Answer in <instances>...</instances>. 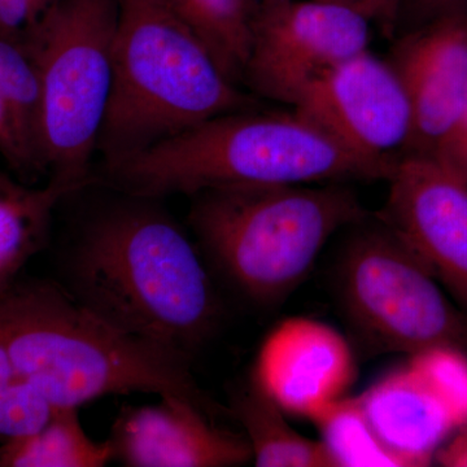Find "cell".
Segmentation results:
<instances>
[{"instance_id": "cell-13", "label": "cell", "mask_w": 467, "mask_h": 467, "mask_svg": "<svg viewBox=\"0 0 467 467\" xmlns=\"http://www.w3.org/2000/svg\"><path fill=\"white\" fill-rule=\"evenodd\" d=\"M198 405L161 396L156 405L125 407L116 418L113 460L128 467H232L252 462L245 435L221 429Z\"/></svg>"}, {"instance_id": "cell-2", "label": "cell", "mask_w": 467, "mask_h": 467, "mask_svg": "<svg viewBox=\"0 0 467 467\" xmlns=\"http://www.w3.org/2000/svg\"><path fill=\"white\" fill-rule=\"evenodd\" d=\"M0 339L17 373L52 409L146 392L186 399L209 416L218 411L196 384L192 358L119 330L54 282L16 279L0 291Z\"/></svg>"}, {"instance_id": "cell-22", "label": "cell", "mask_w": 467, "mask_h": 467, "mask_svg": "<svg viewBox=\"0 0 467 467\" xmlns=\"http://www.w3.org/2000/svg\"><path fill=\"white\" fill-rule=\"evenodd\" d=\"M413 368L451 411L457 426L467 423V352L451 346L434 347L410 356Z\"/></svg>"}, {"instance_id": "cell-5", "label": "cell", "mask_w": 467, "mask_h": 467, "mask_svg": "<svg viewBox=\"0 0 467 467\" xmlns=\"http://www.w3.org/2000/svg\"><path fill=\"white\" fill-rule=\"evenodd\" d=\"M168 0H119L113 84L98 140L103 164L213 117L257 109Z\"/></svg>"}, {"instance_id": "cell-7", "label": "cell", "mask_w": 467, "mask_h": 467, "mask_svg": "<svg viewBox=\"0 0 467 467\" xmlns=\"http://www.w3.org/2000/svg\"><path fill=\"white\" fill-rule=\"evenodd\" d=\"M119 0H60L26 47L42 79V155L51 180L82 190L113 84Z\"/></svg>"}, {"instance_id": "cell-3", "label": "cell", "mask_w": 467, "mask_h": 467, "mask_svg": "<svg viewBox=\"0 0 467 467\" xmlns=\"http://www.w3.org/2000/svg\"><path fill=\"white\" fill-rule=\"evenodd\" d=\"M393 169L350 152L296 110L257 107L213 117L103 164L98 180L126 195L161 199L239 184L389 181Z\"/></svg>"}, {"instance_id": "cell-11", "label": "cell", "mask_w": 467, "mask_h": 467, "mask_svg": "<svg viewBox=\"0 0 467 467\" xmlns=\"http://www.w3.org/2000/svg\"><path fill=\"white\" fill-rule=\"evenodd\" d=\"M387 60L400 76L413 115L402 155L432 156L467 91V11L399 34Z\"/></svg>"}, {"instance_id": "cell-26", "label": "cell", "mask_w": 467, "mask_h": 467, "mask_svg": "<svg viewBox=\"0 0 467 467\" xmlns=\"http://www.w3.org/2000/svg\"><path fill=\"white\" fill-rule=\"evenodd\" d=\"M358 12L368 23L377 24L384 36L395 38L396 26L404 0H322Z\"/></svg>"}, {"instance_id": "cell-1", "label": "cell", "mask_w": 467, "mask_h": 467, "mask_svg": "<svg viewBox=\"0 0 467 467\" xmlns=\"http://www.w3.org/2000/svg\"><path fill=\"white\" fill-rule=\"evenodd\" d=\"M122 195L77 229L61 287L119 330L192 359L223 324L216 278L159 199Z\"/></svg>"}, {"instance_id": "cell-28", "label": "cell", "mask_w": 467, "mask_h": 467, "mask_svg": "<svg viewBox=\"0 0 467 467\" xmlns=\"http://www.w3.org/2000/svg\"><path fill=\"white\" fill-rule=\"evenodd\" d=\"M434 462L445 467H467V423L459 427L436 451Z\"/></svg>"}, {"instance_id": "cell-30", "label": "cell", "mask_w": 467, "mask_h": 467, "mask_svg": "<svg viewBox=\"0 0 467 467\" xmlns=\"http://www.w3.org/2000/svg\"><path fill=\"white\" fill-rule=\"evenodd\" d=\"M290 2V0H245L250 16L254 12L259 9L273 7V5H282V3Z\"/></svg>"}, {"instance_id": "cell-19", "label": "cell", "mask_w": 467, "mask_h": 467, "mask_svg": "<svg viewBox=\"0 0 467 467\" xmlns=\"http://www.w3.org/2000/svg\"><path fill=\"white\" fill-rule=\"evenodd\" d=\"M310 420L337 467H409L377 434L358 396L331 402Z\"/></svg>"}, {"instance_id": "cell-16", "label": "cell", "mask_w": 467, "mask_h": 467, "mask_svg": "<svg viewBox=\"0 0 467 467\" xmlns=\"http://www.w3.org/2000/svg\"><path fill=\"white\" fill-rule=\"evenodd\" d=\"M232 413L250 442L252 462L259 467H337L326 445L300 435L252 377L234 395Z\"/></svg>"}, {"instance_id": "cell-12", "label": "cell", "mask_w": 467, "mask_h": 467, "mask_svg": "<svg viewBox=\"0 0 467 467\" xmlns=\"http://www.w3.org/2000/svg\"><path fill=\"white\" fill-rule=\"evenodd\" d=\"M254 380L287 414L312 420L346 396L356 378L343 335L315 319H285L261 346Z\"/></svg>"}, {"instance_id": "cell-25", "label": "cell", "mask_w": 467, "mask_h": 467, "mask_svg": "<svg viewBox=\"0 0 467 467\" xmlns=\"http://www.w3.org/2000/svg\"><path fill=\"white\" fill-rule=\"evenodd\" d=\"M463 11H467V0H404L395 36Z\"/></svg>"}, {"instance_id": "cell-17", "label": "cell", "mask_w": 467, "mask_h": 467, "mask_svg": "<svg viewBox=\"0 0 467 467\" xmlns=\"http://www.w3.org/2000/svg\"><path fill=\"white\" fill-rule=\"evenodd\" d=\"M110 461L109 441L86 434L78 408H54L41 429L0 442V467H103Z\"/></svg>"}, {"instance_id": "cell-24", "label": "cell", "mask_w": 467, "mask_h": 467, "mask_svg": "<svg viewBox=\"0 0 467 467\" xmlns=\"http://www.w3.org/2000/svg\"><path fill=\"white\" fill-rule=\"evenodd\" d=\"M432 158L467 180V91L459 112L436 147Z\"/></svg>"}, {"instance_id": "cell-14", "label": "cell", "mask_w": 467, "mask_h": 467, "mask_svg": "<svg viewBox=\"0 0 467 467\" xmlns=\"http://www.w3.org/2000/svg\"><path fill=\"white\" fill-rule=\"evenodd\" d=\"M368 420L409 467H425L459 429L451 411L405 365L358 396Z\"/></svg>"}, {"instance_id": "cell-10", "label": "cell", "mask_w": 467, "mask_h": 467, "mask_svg": "<svg viewBox=\"0 0 467 467\" xmlns=\"http://www.w3.org/2000/svg\"><path fill=\"white\" fill-rule=\"evenodd\" d=\"M378 217L467 312V180L432 156L402 155Z\"/></svg>"}, {"instance_id": "cell-15", "label": "cell", "mask_w": 467, "mask_h": 467, "mask_svg": "<svg viewBox=\"0 0 467 467\" xmlns=\"http://www.w3.org/2000/svg\"><path fill=\"white\" fill-rule=\"evenodd\" d=\"M76 192L54 180L34 189L0 173V291L47 244L54 209Z\"/></svg>"}, {"instance_id": "cell-21", "label": "cell", "mask_w": 467, "mask_h": 467, "mask_svg": "<svg viewBox=\"0 0 467 467\" xmlns=\"http://www.w3.org/2000/svg\"><path fill=\"white\" fill-rule=\"evenodd\" d=\"M51 414L50 405L17 373L0 339V442L36 431Z\"/></svg>"}, {"instance_id": "cell-20", "label": "cell", "mask_w": 467, "mask_h": 467, "mask_svg": "<svg viewBox=\"0 0 467 467\" xmlns=\"http://www.w3.org/2000/svg\"><path fill=\"white\" fill-rule=\"evenodd\" d=\"M0 91L14 112L24 142L46 173L42 155L41 75L26 46L3 38H0Z\"/></svg>"}, {"instance_id": "cell-29", "label": "cell", "mask_w": 467, "mask_h": 467, "mask_svg": "<svg viewBox=\"0 0 467 467\" xmlns=\"http://www.w3.org/2000/svg\"><path fill=\"white\" fill-rule=\"evenodd\" d=\"M58 2H60V0H29L34 27L38 26L39 21H41Z\"/></svg>"}, {"instance_id": "cell-8", "label": "cell", "mask_w": 467, "mask_h": 467, "mask_svg": "<svg viewBox=\"0 0 467 467\" xmlns=\"http://www.w3.org/2000/svg\"><path fill=\"white\" fill-rule=\"evenodd\" d=\"M370 23L358 12L290 0L251 15V46L242 85L254 97L294 107L325 73L368 50Z\"/></svg>"}, {"instance_id": "cell-23", "label": "cell", "mask_w": 467, "mask_h": 467, "mask_svg": "<svg viewBox=\"0 0 467 467\" xmlns=\"http://www.w3.org/2000/svg\"><path fill=\"white\" fill-rule=\"evenodd\" d=\"M0 155L23 177L43 173L26 142L3 92L0 91Z\"/></svg>"}, {"instance_id": "cell-6", "label": "cell", "mask_w": 467, "mask_h": 467, "mask_svg": "<svg viewBox=\"0 0 467 467\" xmlns=\"http://www.w3.org/2000/svg\"><path fill=\"white\" fill-rule=\"evenodd\" d=\"M333 285L344 318L371 353L417 355L434 347L467 352V312L382 218L343 230Z\"/></svg>"}, {"instance_id": "cell-18", "label": "cell", "mask_w": 467, "mask_h": 467, "mask_svg": "<svg viewBox=\"0 0 467 467\" xmlns=\"http://www.w3.org/2000/svg\"><path fill=\"white\" fill-rule=\"evenodd\" d=\"M178 17L201 39L223 70L241 88L251 46L245 0H168Z\"/></svg>"}, {"instance_id": "cell-27", "label": "cell", "mask_w": 467, "mask_h": 467, "mask_svg": "<svg viewBox=\"0 0 467 467\" xmlns=\"http://www.w3.org/2000/svg\"><path fill=\"white\" fill-rule=\"evenodd\" d=\"M33 29L29 0H0V38L26 46Z\"/></svg>"}, {"instance_id": "cell-4", "label": "cell", "mask_w": 467, "mask_h": 467, "mask_svg": "<svg viewBox=\"0 0 467 467\" xmlns=\"http://www.w3.org/2000/svg\"><path fill=\"white\" fill-rule=\"evenodd\" d=\"M192 198L189 225L212 275L263 309L284 303L334 234L368 214L344 183L239 184Z\"/></svg>"}, {"instance_id": "cell-9", "label": "cell", "mask_w": 467, "mask_h": 467, "mask_svg": "<svg viewBox=\"0 0 467 467\" xmlns=\"http://www.w3.org/2000/svg\"><path fill=\"white\" fill-rule=\"evenodd\" d=\"M359 158L395 168L413 126L410 101L387 58L365 50L318 78L294 106Z\"/></svg>"}]
</instances>
